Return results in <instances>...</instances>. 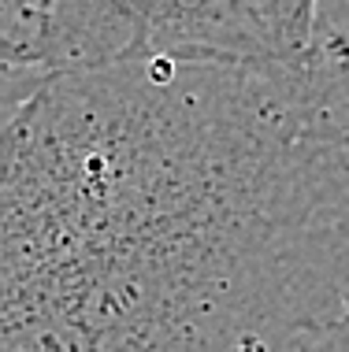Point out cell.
<instances>
[{
	"label": "cell",
	"instance_id": "3",
	"mask_svg": "<svg viewBox=\"0 0 349 352\" xmlns=\"http://www.w3.org/2000/svg\"><path fill=\"white\" fill-rule=\"evenodd\" d=\"M271 52H297L319 37V0H260Z\"/></svg>",
	"mask_w": 349,
	"mask_h": 352
},
{
	"label": "cell",
	"instance_id": "2",
	"mask_svg": "<svg viewBox=\"0 0 349 352\" xmlns=\"http://www.w3.org/2000/svg\"><path fill=\"white\" fill-rule=\"evenodd\" d=\"M249 52H271L260 0H41L37 37L15 74Z\"/></svg>",
	"mask_w": 349,
	"mask_h": 352
},
{
	"label": "cell",
	"instance_id": "1",
	"mask_svg": "<svg viewBox=\"0 0 349 352\" xmlns=\"http://www.w3.org/2000/svg\"><path fill=\"white\" fill-rule=\"evenodd\" d=\"M346 316V34L26 74L0 138V352H305Z\"/></svg>",
	"mask_w": 349,
	"mask_h": 352
},
{
	"label": "cell",
	"instance_id": "4",
	"mask_svg": "<svg viewBox=\"0 0 349 352\" xmlns=\"http://www.w3.org/2000/svg\"><path fill=\"white\" fill-rule=\"evenodd\" d=\"M305 352H349V316L342 322H335L327 334H319Z\"/></svg>",
	"mask_w": 349,
	"mask_h": 352
}]
</instances>
